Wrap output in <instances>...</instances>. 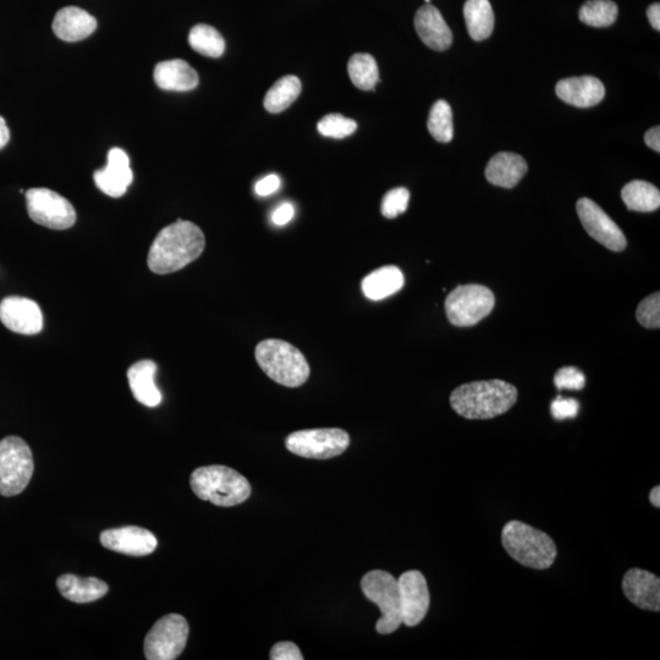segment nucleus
Wrapping results in <instances>:
<instances>
[{"instance_id":"obj_10","label":"nucleus","mask_w":660,"mask_h":660,"mask_svg":"<svg viewBox=\"0 0 660 660\" xmlns=\"http://www.w3.org/2000/svg\"><path fill=\"white\" fill-rule=\"evenodd\" d=\"M190 627L184 616L168 614L152 626L145 638L148 660H174L184 652Z\"/></svg>"},{"instance_id":"obj_36","label":"nucleus","mask_w":660,"mask_h":660,"mask_svg":"<svg viewBox=\"0 0 660 660\" xmlns=\"http://www.w3.org/2000/svg\"><path fill=\"white\" fill-rule=\"evenodd\" d=\"M554 384L559 390H582L586 385V377L579 368L563 367L555 373Z\"/></svg>"},{"instance_id":"obj_8","label":"nucleus","mask_w":660,"mask_h":660,"mask_svg":"<svg viewBox=\"0 0 660 660\" xmlns=\"http://www.w3.org/2000/svg\"><path fill=\"white\" fill-rule=\"evenodd\" d=\"M495 296L491 289L478 284L460 285L445 301V312L456 327H472L491 315Z\"/></svg>"},{"instance_id":"obj_3","label":"nucleus","mask_w":660,"mask_h":660,"mask_svg":"<svg viewBox=\"0 0 660 660\" xmlns=\"http://www.w3.org/2000/svg\"><path fill=\"white\" fill-rule=\"evenodd\" d=\"M506 553L526 568L547 570L557 559L558 548L546 532L519 520L509 521L502 531Z\"/></svg>"},{"instance_id":"obj_30","label":"nucleus","mask_w":660,"mask_h":660,"mask_svg":"<svg viewBox=\"0 0 660 660\" xmlns=\"http://www.w3.org/2000/svg\"><path fill=\"white\" fill-rule=\"evenodd\" d=\"M189 43L197 53L206 57L219 58L225 51V41L214 27L198 24L190 31Z\"/></svg>"},{"instance_id":"obj_24","label":"nucleus","mask_w":660,"mask_h":660,"mask_svg":"<svg viewBox=\"0 0 660 660\" xmlns=\"http://www.w3.org/2000/svg\"><path fill=\"white\" fill-rule=\"evenodd\" d=\"M57 587L62 596L69 601L79 604H86L98 601L109 591L106 582L96 579V577H82L65 574L57 580Z\"/></svg>"},{"instance_id":"obj_6","label":"nucleus","mask_w":660,"mask_h":660,"mask_svg":"<svg viewBox=\"0 0 660 660\" xmlns=\"http://www.w3.org/2000/svg\"><path fill=\"white\" fill-rule=\"evenodd\" d=\"M363 594L381 610V619L377 621L378 634H393L403 624L398 579L387 571L367 572L361 581Z\"/></svg>"},{"instance_id":"obj_4","label":"nucleus","mask_w":660,"mask_h":660,"mask_svg":"<svg viewBox=\"0 0 660 660\" xmlns=\"http://www.w3.org/2000/svg\"><path fill=\"white\" fill-rule=\"evenodd\" d=\"M190 484L198 498L223 508L244 503L251 495L249 481L222 465L198 467L192 472Z\"/></svg>"},{"instance_id":"obj_32","label":"nucleus","mask_w":660,"mask_h":660,"mask_svg":"<svg viewBox=\"0 0 660 660\" xmlns=\"http://www.w3.org/2000/svg\"><path fill=\"white\" fill-rule=\"evenodd\" d=\"M428 130L438 142L448 143L453 140V112L447 101H437L433 104L428 117Z\"/></svg>"},{"instance_id":"obj_37","label":"nucleus","mask_w":660,"mask_h":660,"mask_svg":"<svg viewBox=\"0 0 660 660\" xmlns=\"http://www.w3.org/2000/svg\"><path fill=\"white\" fill-rule=\"evenodd\" d=\"M580 404L575 399H565L558 396L550 405V412L555 420L564 421L568 418H575L579 414Z\"/></svg>"},{"instance_id":"obj_26","label":"nucleus","mask_w":660,"mask_h":660,"mask_svg":"<svg viewBox=\"0 0 660 660\" xmlns=\"http://www.w3.org/2000/svg\"><path fill=\"white\" fill-rule=\"evenodd\" d=\"M464 16L472 40L484 41L491 37L495 18L489 0H466Z\"/></svg>"},{"instance_id":"obj_14","label":"nucleus","mask_w":660,"mask_h":660,"mask_svg":"<svg viewBox=\"0 0 660 660\" xmlns=\"http://www.w3.org/2000/svg\"><path fill=\"white\" fill-rule=\"evenodd\" d=\"M0 321L11 332L22 335H35L43 329L41 307L26 297H5L0 302Z\"/></svg>"},{"instance_id":"obj_21","label":"nucleus","mask_w":660,"mask_h":660,"mask_svg":"<svg viewBox=\"0 0 660 660\" xmlns=\"http://www.w3.org/2000/svg\"><path fill=\"white\" fill-rule=\"evenodd\" d=\"M524 157L511 152H500L489 161L486 178L494 186L513 189L527 173Z\"/></svg>"},{"instance_id":"obj_28","label":"nucleus","mask_w":660,"mask_h":660,"mask_svg":"<svg viewBox=\"0 0 660 660\" xmlns=\"http://www.w3.org/2000/svg\"><path fill=\"white\" fill-rule=\"evenodd\" d=\"M302 85L299 77L288 75L275 82L271 90L264 97V108L269 113L277 114L284 112L299 98Z\"/></svg>"},{"instance_id":"obj_13","label":"nucleus","mask_w":660,"mask_h":660,"mask_svg":"<svg viewBox=\"0 0 660 660\" xmlns=\"http://www.w3.org/2000/svg\"><path fill=\"white\" fill-rule=\"evenodd\" d=\"M398 583L403 624L417 626L426 618L431 604L426 577L421 571H406L399 577Z\"/></svg>"},{"instance_id":"obj_22","label":"nucleus","mask_w":660,"mask_h":660,"mask_svg":"<svg viewBox=\"0 0 660 660\" xmlns=\"http://www.w3.org/2000/svg\"><path fill=\"white\" fill-rule=\"evenodd\" d=\"M154 81L164 91L186 92L198 85V75L185 60L174 59L159 63L154 69Z\"/></svg>"},{"instance_id":"obj_34","label":"nucleus","mask_w":660,"mask_h":660,"mask_svg":"<svg viewBox=\"0 0 660 660\" xmlns=\"http://www.w3.org/2000/svg\"><path fill=\"white\" fill-rule=\"evenodd\" d=\"M410 202V191L398 187L387 192L383 197L381 211L385 218L394 219L406 212Z\"/></svg>"},{"instance_id":"obj_23","label":"nucleus","mask_w":660,"mask_h":660,"mask_svg":"<svg viewBox=\"0 0 660 660\" xmlns=\"http://www.w3.org/2000/svg\"><path fill=\"white\" fill-rule=\"evenodd\" d=\"M157 365L151 360L136 362L128 371V379L132 394L140 404L147 407H157L162 403V393L154 382Z\"/></svg>"},{"instance_id":"obj_9","label":"nucleus","mask_w":660,"mask_h":660,"mask_svg":"<svg viewBox=\"0 0 660 660\" xmlns=\"http://www.w3.org/2000/svg\"><path fill=\"white\" fill-rule=\"evenodd\" d=\"M350 445V436L340 428L305 429L291 433L285 447L305 459L327 460L343 454Z\"/></svg>"},{"instance_id":"obj_27","label":"nucleus","mask_w":660,"mask_h":660,"mask_svg":"<svg viewBox=\"0 0 660 660\" xmlns=\"http://www.w3.org/2000/svg\"><path fill=\"white\" fill-rule=\"evenodd\" d=\"M621 197L627 208L635 212H654L660 207V192L647 181L634 180L624 186Z\"/></svg>"},{"instance_id":"obj_38","label":"nucleus","mask_w":660,"mask_h":660,"mask_svg":"<svg viewBox=\"0 0 660 660\" xmlns=\"http://www.w3.org/2000/svg\"><path fill=\"white\" fill-rule=\"evenodd\" d=\"M272 660H304L300 648L293 642H278L271 649Z\"/></svg>"},{"instance_id":"obj_2","label":"nucleus","mask_w":660,"mask_h":660,"mask_svg":"<svg viewBox=\"0 0 660 660\" xmlns=\"http://www.w3.org/2000/svg\"><path fill=\"white\" fill-rule=\"evenodd\" d=\"M517 398L515 385L492 379L460 385L451 393L450 405L467 420H491L508 412Z\"/></svg>"},{"instance_id":"obj_11","label":"nucleus","mask_w":660,"mask_h":660,"mask_svg":"<svg viewBox=\"0 0 660 660\" xmlns=\"http://www.w3.org/2000/svg\"><path fill=\"white\" fill-rule=\"evenodd\" d=\"M26 206L33 222L54 230H65L76 222L75 208L65 197L49 189H30Z\"/></svg>"},{"instance_id":"obj_25","label":"nucleus","mask_w":660,"mask_h":660,"mask_svg":"<svg viewBox=\"0 0 660 660\" xmlns=\"http://www.w3.org/2000/svg\"><path fill=\"white\" fill-rule=\"evenodd\" d=\"M404 283L403 272L398 267L387 266L368 274L362 280L361 289L368 300L381 301L398 293L403 289Z\"/></svg>"},{"instance_id":"obj_17","label":"nucleus","mask_w":660,"mask_h":660,"mask_svg":"<svg viewBox=\"0 0 660 660\" xmlns=\"http://www.w3.org/2000/svg\"><path fill=\"white\" fill-rule=\"evenodd\" d=\"M93 178L103 194L114 198L124 196L134 180L128 154L120 148H112L108 153L107 167L97 170Z\"/></svg>"},{"instance_id":"obj_35","label":"nucleus","mask_w":660,"mask_h":660,"mask_svg":"<svg viewBox=\"0 0 660 660\" xmlns=\"http://www.w3.org/2000/svg\"><path fill=\"white\" fill-rule=\"evenodd\" d=\"M636 318L641 326L648 329L660 327V294L654 293L641 301L636 311Z\"/></svg>"},{"instance_id":"obj_16","label":"nucleus","mask_w":660,"mask_h":660,"mask_svg":"<svg viewBox=\"0 0 660 660\" xmlns=\"http://www.w3.org/2000/svg\"><path fill=\"white\" fill-rule=\"evenodd\" d=\"M623 592L636 607L660 612V579L647 570L632 568L623 579Z\"/></svg>"},{"instance_id":"obj_44","label":"nucleus","mask_w":660,"mask_h":660,"mask_svg":"<svg viewBox=\"0 0 660 660\" xmlns=\"http://www.w3.org/2000/svg\"><path fill=\"white\" fill-rule=\"evenodd\" d=\"M649 500H651V503L653 506H656L657 509L660 508V487H654L651 491V494H649Z\"/></svg>"},{"instance_id":"obj_18","label":"nucleus","mask_w":660,"mask_h":660,"mask_svg":"<svg viewBox=\"0 0 660 660\" xmlns=\"http://www.w3.org/2000/svg\"><path fill=\"white\" fill-rule=\"evenodd\" d=\"M415 29L422 42L434 51H447L453 43V32H451L447 21L444 20L440 11L431 4L423 5L422 8L417 10Z\"/></svg>"},{"instance_id":"obj_20","label":"nucleus","mask_w":660,"mask_h":660,"mask_svg":"<svg viewBox=\"0 0 660 660\" xmlns=\"http://www.w3.org/2000/svg\"><path fill=\"white\" fill-rule=\"evenodd\" d=\"M52 27L60 40L79 42L90 37L96 31L97 20L84 9L66 7L55 15Z\"/></svg>"},{"instance_id":"obj_41","label":"nucleus","mask_w":660,"mask_h":660,"mask_svg":"<svg viewBox=\"0 0 660 660\" xmlns=\"http://www.w3.org/2000/svg\"><path fill=\"white\" fill-rule=\"evenodd\" d=\"M645 142L649 148H652L653 151L660 152V128H652L648 130L645 135Z\"/></svg>"},{"instance_id":"obj_42","label":"nucleus","mask_w":660,"mask_h":660,"mask_svg":"<svg viewBox=\"0 0 660 660\" xmlns=\"http://www.w3.org/2000/svg\"><path fill=\"white\" fill-rule=\"evenodd\" d=\"M647 16L649 22L654 30H660V5L659 3H654L647 10Z\"/></svg>"},{"instance_id":"obj_33","label":"nucleus","mask_w":660,"mask_h":660,"mask_svg":"<svg viewBox=\"0 0 660 660\" xmlns=\"http://www.w3.org/2000/svg\"><path fill=\"white\" fill-rule=\"evenodd\" d=\"M317 129L322 136L340 140L354 134L357 124L355 120L345 118L343 115L328 114L319 120Z\"/></svg>"},{"instance_id":"obj_12","label":"nucleus","mask_w":660,"mask_h":660,"mask_svg":"<svg viewBox=\"0 0 660 660\" xmlns=\"http://www.w3.org/2000/svg\"><path fill=\"white\" fill-rule=\"evenodd\" d=\"M576 211L587 234L599 244L614 252L626 249L627 241L623 231L596 202L590 198H581L577 202Z\"/></svg>"},{"instance_id":"obj_31","label":"nucleus","mask_w":660,"mask_h":660,"mask_svg":"<svg viewBox=\"0 0 660 660\" xmlns=\"http://www.w3.org/2000/svg\"><path fill=\"white\" fill-rule=\"evenodd\" d=\"M618 5L612 0H588L580 9V20L592 27H609L618 19Z\"/></svg>"},{"instance_id":"obj_39","label":"nucleus","mask_w":660,"mask_h":660,"mask_svg":"<svg viewBox=\"0 0 660 660\" xmlns=\"http://www.w3.org/2000/svg\"><path fill=\"white\" fill-rule=\"evenodd\" d=\"M280 187V178L278 175L271 174L258 181L255 186V191L258 196L266 197L273 195Z\"/></svg>"},{"instance_id":"obj_19","label":"nucleus","mask_w":660,"mask_h":660,"mask_svg":"<svg viewBox=\"0 0 660 660\" xmlns=\"http://www.w3.org/2000/svg\"><path fill=\"white\" fill-rule=\"evenodd\" d=\"M557 96L577 108H590L603 101L605 88L602 81L593 76L570 77L555 87Z\"/></svg>"},{"instance_id":"obj_43","label":"nucleus","mask_w":660,"mask_h":660,"mask_svg":"<svg viewBox=\"0 0 660 660\" xmlns=\"http://www.w3.org/2000/svg\"><path fill=\"white\" fill-rule=\"evenodd\" d=\"M9 140L10 131L7 121H5L3 117H0V150H3V148L8 145Z\"/></svg>"},{"instance_id":"obj_1","label":"nucleus","mask_w":660,"mask_h":660,"mask_svg":"<svg viewBox=\"0 0 660 660\" xmlns=\"http://www.w3.org/2000/svg\"><path fill=\"white\" fill-rule=\"evenodd\" d=\"M205 235L196 224L179 219L157 235L148 253V267L159 275L172 274L202 255Z\"/></svg>"},{"instance_id":"obj_29","label":"nucleus","mask_w":660,"mask_h":660,"mask_svg":"<svg viewBox=\"0 0 660 660\" xmlns=\"http://www.w3.org/2000/svg\"><path fill=\"white\" fill-rule=\"evenodd\" d=\"M348 71L352 84L362 91H372L378 84V65L371 54L357 53L352 55L349 60Z\"/></svg>"},{"instance_id":"obj_15","label":"nucleus","mask_w":660,"mask_h":660,"mask_svg":"<svg viewBox=\"0 0 660 660\" xmlns=\"http://www.w3.org/2000/svg\"><path fill=\"white\" fill-rule=\"evenodd\" d=\"M104 548L130 557H146L156 550L157 538L146 528L125 526L110 528L101 533Z\"/></svg>"},{"instance_id":"obj_5","label":"nucleus","mask_w":660,"mask_h":660,"mask_svg":"<svg viewBox=\"0 0 660 660\" xmlns=\"http://www.w3.org/2000/svg\"><path fill=\"white\" fill-rule=\"evenodd\" d=\"M258 366L275 383L284 387L297 388L310 377V366L306 357L294 345L284 340L267 339L257 345Z\"/></svg>"},{"instance_id":"obj_45","label":"nucleus","mask_w":660,"mask_h":660,"mask_svg":"<svg viewBox=\"0 0 660 660\" xmlns=\"http://www.w3.org/2000/svg\"><path fill=\"white\" fill-rule=\"evenodd\" d=\"M425 2H426L427 4H429V3H431V0H425Z\"/></svg>"},{"instance_id":"obj_7","label":"nucleus","mask_w":660,"mask_h":660,"mask_svg":"<svg viewBox=\"0 0 660 660\" xmlns=\"http://www.w3.org/2000/svg\"><path fill=\"white\" fill-rule=\"evenodd\" d=\"M32 451L20 437L0 440V494L14 497L25 491L33 475Z\"/></svg>"},{"instance_id":"obj_40","label":"nucleus","mask_w":660,"mask_h":660,"mask_svg":"<svg viewBox=\"0 0 660 660\" xmlns=\"http://www.w3.org/2000/svg\"><path fill=\"white\" fill-rule=\"evenodd\" d=\"M295 208L291 203H283L272 214V222L278 227L288 224L294 218Z\"/></svg>"}]
</instances>
